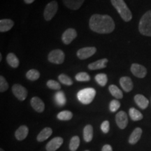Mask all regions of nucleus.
Here are the masks:
<instances>
[{"mask_svg":"<svg viewBox=\"0 0 151 151\" xmlns=\"http://www.w3.org/2000/svg\"><path fill=\"white\" fill-rule=\"evenodd\" d=\"M90 29L98 34H110L115 29V22L109 15L94 14L89 21Z\"/></svg>","mask_w":151,"mask_h":151,"instance_id":"1","label":"nucleus"},{"mask_svg":"<svg viewBox=\"0 0 151 151\" xmlns=\"http://www.w3.org/2000/svg\"><path fill=\"white\" fill-rule=\"evenodd\" d=\"M111 1L124 21L129 22L132 20V12L124 0H111Z\"/></svg>","mask_w":151,"mask_h":151,"instance_id":"2","label":"nucleus"},{"mask_svg":"<svg viewBox=\"0 0 151 151\" xmlns=\"http://www.w3.org/2000/svg\"><path fill=\"white\" fill-rule=\"evenodd\" d=\"M139 29L141 35L151 37V10L147 11L141 17L139 24Z\"/></svg>","mask_w":151,"mask_h":151,"instance_id":"3","label":"nucleus"},{"mask_svg":"<svg viewBox=\"0 0 151 151\" xmlns=\"http://www.w3.org/2000/svg\"><path fill=\"white\" fill-rule=\"evenodd\" d=\"M96 95V90L93 88H85L80 90L77 94L79 101L83 104H89L93 101Z\"/></svg>","mask_w":151,"mask_h":151,"instance_id":"4","label":"nucleus"},{"mask_svg":"<svg viewBox=\"0 0 151 151\" xmlns=\"http://www.w3.org/2000/svg\"><path fill=\"white\" fill-rule=\"evenodd\" d=\"M65 52L60 49H55V50H52L48 56V61L55 65H61L65 61Z\"/></svg>","mask_w":151,"mask_h":151,"instance_id":"5","label":"nucleus"},{"mask_svg":"<svg viewBox=\"0 0 151 151\" xmlns=\"http://www.w3.org/2000/svg\"><path fill=\"white\" fill-rule=\"evenodd\" d=\"M58 9V4L56 1H52L46 6L43 12V16L45 20L50 21L55 16Z\"/></svg>","mask_w":151,"mask_h":151,"instance_id":"6","label":"nucleus"},{"mask_svg":"<svg viewBox=\"0 0 151 151\" xmlns=\"http://www.w3.org/2000/svg\"><path fill=\"white\" fill-rule=\"evenodd\" d=\"M12 92L14 96L20 101H24L27 97V90L20 84H15L12 87Z\"/></svg>","mask_w":151,"mask_h":151,"instance_id":"7","label":"nucleus"},{"mask_svg":"<svg viewBox=\"0 0 151 151\" xmlns=\"http://www.w3.org/2000/svg\"><path fill=\"white\" fill-rule=\"evenodd\" d=\"M97 52V48L95 47H85L82 48L77 51V56L80 60H86Z\"/></svg>","mask_w":151,"mask_h":151,"instance_id":"8","label":"nucleus"},{"mask_svg":"<svg viewBox=\"0 0 151 151\" xmlns=\"http://www.w3.org/2000/svg\"><path fill=\"white\" fill-rule=\"evenodd\" d=\"M77 37V32L76 29L73 28H69L64 32L62 34V39L63 43L66 45H69L72 42V41L76 39Z\"/></svg>","mask_w":151,"mask_h":151,"instance_id":"9","label":"nucleus"},{"mask_svg":"<svg viewBox=\"0 0 151 151\" xmlns=\"http://www.w3.org/2000/svg\"><path fill=\"white\" fill-rule=\"evenodd\" d=\"M131 71L137 78H143L147 74V69L143 65L139 64H132L131 66Z\"/></svg>","mask_w":151,"mask_h":151,"instance_id":"10","label":"nucleus"},{"mask_svg":"<svg viewBox=\"0 0 151 151\" xmlns=\"http://www.w3.org/2000/svg\"><path fill=\"white\" fill-rule=\"evenodd\" d=\"M116 122L118 127L121 129H124L128 124V118L126 113L123 111H120L116 116Z\"/></svg>","mask_w":151,"mask_h":151,"instance_id":"11","label":"nucleus"},{"mask_svg":"<svg viewBox=\"0 0 151 151\" xmlns=\"http://www.w3.org/2000/svg\"><path fill=\"white\" fill-rule=\"evenodd\" d=\"M63 143L62 137H55L47 143L46 148L47 151H56Z\"/></svg>","mask_w":151,"mask_h":151,"instance_id":"12","label":"nucleus"},{"mask_svg":"<svg viewBox=\"0 0 151 151\" xmlns=\"http://www.w3.org/2000/svg\"><path fill=\"white\" fill-rule=\"evenodd\" d=\"M32 107L38 113L43 112L45 109V104L40 98L38 97H34L30 101Z\"/></svg>","mask_w":151,"mask_h":151,"instance_id":"13","label":"nucleus"},{"mask_svg":"<svg viewBox=\"0 0 151 151\" xmlns=\"http://www.w3.org/2000/svg\"><path fill=\"white\" fill-rule=\"evenodd\" d=\"M120 86L126 92H129L133 89V83L132 79L128 76H123L120 79Z\"/></svg>","mask_w":151,"mask_h":151,"instance_id":"14","label":"nucleus"},{"mask_svg":"<svg viewBox=\"0 0 151 151\" xmlns=\"http://www.w3.org/2000/svg\"><path fill=\"white\" fill-rule=\"evenodd\" d=\"M85 0H62L64 4L71 10H78L83 5Z\"/></svg>","mask_w":151,"mask_h":151,"instance_id":"15","label":"nucleus"},{"mask_svg":"<svg viewBox=\"0 0 151 151\" xmlns=\"http://www.w3.org/2000/svg\"><path fill=\"white\" fill-rule=\"evenodd\" d=\"M109 60L106 58H104L97 60V61L90 63L88 65V69L90 70H97V69H101L106 68L107 67V64H108Z\"/></svg>","mask_w":151,"mask_h":151,"instance_id":"16","label":"nucleus"},{"mask_svg":"<svg viewBox=\"0 0 151 151\" xmlns=\"http://www.w3.org/2000/svg\"><path fill=\"white\" fill-rule=\"evenodd\" d=\"M28 133H29V129L27 126L22 125L18 128V129L15 132V137L18 141H22L27 137Z\"/></svg>","mask_w":151,"mask_h":151,"instance_id":"17","label":"nucleus"},{"mask_svg":"<svg viewBox=\"0 0 151 151\" xmlns=\"http://www.w3.org/2000/svg\"><path fill=\"white\" fill-rule=\"evenodd\" d=\"M14 22L11 19H1L0 20V32H6L14 27Z\"/></svg>","mask_w":151,"mask_h":151,"instance_id":"18","label":"nucleus"},{"mask_svg":"<svg viewBox=\"0 0 151 151\" xmlns=\"http://www.w3.org/2000/svg\"><path fill=\"white\" fill-rule=\"evenodd\" d=\"M134 101L138 106L141 109H146L148 107L149 101L146 97L142 94H137L134 97Z\"/></svg>","mask_w":151,"mask_h":151,"instance_id":"19","label":"nucleus"},{"mask_svg":"<svg viewBox=\"0 0 151 151\" xmlns=\"http://www.w3.org/2000/svg\"><path fill=\"white\" fill-rule=\"evenodd\" d=\"M141 134H142V129H141V128L137 127L132 132L131 135H130L129 138V143L132 145L136 144L140 139Z\"/></svg>","mask_w":151,"mask_h":151,"instance_id":"20","label":"nucleus"},{"mask_svg":"<svg viewBox=\"0 0 151 151\" xmlns=\"http://www.w3.org/2000/svg\"><path fill=\"white\" fill-rule=\"evenodd\" d=\"M52 134V130L50 127H45L44 129L41 130L40 133L37 136V141L39 142H42V141H46L48 139Z\"/></svg>","mask_w":151,"mask_h":151,"instance_id":"21","label":"nucleus"},{"mask_svg":"<svg viewBox=\"0 0 151 151\" xmlns=\"http://www.w3.org/2000/svg\"><path fill=\"white\" fill-rule=\"evenodd\" d=\"M83 138L86 142H90L93 138V127L91 124H87L83 129Z\"/></svg>","mask_w":151,"mask_h":151,"instance_id":"22","label":"nucleus"},{"mask_svg":"<svg viewBox=\"0 0 151 151\" xmlns=\"http://www.w3.org/2000/svg\"><path fill=\"white\" fill-rule=\"evenodd\" d=\"M6 62L11 67L17 68L19 66L20 62H19L18 58L14 53L10 52L6 56Z\"/></svg>","mask_w":151,"mask_h":151,"instance_id":"23","label":"nucleus"},{"mask_svg":"<svg viewBox=\"0 0 151 151\" xmlns=\"http://www.w3.org/2000/svg\"><path fill=\"white\" fill-rule=\"evenodd\" d=\"M109 90L111 92V94H112V96H113L115 98H116V99H122L123 97L122 92L119 89L118 87L115 86V85H111L109 87Z\"/></svg>","mask_w":151,"mask_h":151,"instance_id":"24","label":"nucleus"},{"mask_svg":"<svg viewBox=\"0 0 151 151\" xmlns=\"http://www.w3.org/2000/svg\"><path fill=\"white\" fill-rule=\"evenodd\" d=\"M129 114L133 121H139V120H142L143 118L142 113L134 108H131L129 109Z\"/></svg>","mask_w":151,"mask_h":151,"instance_id":"25","label":"nucleus"},{"mask_svg":"<svg viewBox=\"0 0 151 151\" xmlns=\"http://www.w3.org/2000/svg\"><path fill=\"white\" fill-rule=\"evenodd\" d=\"M40 77V73L37 69H30L26 73V78L31 81H37Z\"/></svg>","mask_w":151,"mask_h":151,"instance_id":"26","label":"nucleus"},{"mask_svg":"<svg viewBox=\"0 0 151 151\" xmlns=\"http://www.w3.org/2000/svg\"><path fill=\"white\" fill-rule=\"evenodd\" d=\"M55 99L56 103L60 106H62L66 104V97L65 93L62 91L57 92L55 95Z\"/></svg>","mask_w":151,"mask_h":151,"instance_id":"27","label":"nucleus"},{"mask_svg":"<svg viewBox=\"0 0 151 151\" xmlns=\"http://www.w3.org/2000/svg\"><path fill=\"white\" fill-rule=\"evenodd\" d=\"M73 117V113L69 111H63L58 114V118L62 121L70 120Z\"/></svg>","mask_w":151,"mask_h":151,"instance_id":"28","label":"nucleus"},{"mask_svg":"<svg viewBox=\"0 0 151 151\" xmlns=\"http://www.w3.org/2000/svg\"><path fill=\"white\" fill-rule=\"evenodd\" d=\"M95 80L100 86L104 87L106 85L107 82H108V77L105 73H99V74L96 75Z\"/></svg>","mask_w":151,"mask_h":151,"instance_id":"29","label":"nucleus"},{"mask_svg":"<svg viewBox=\"0 0 151 151\" xmlns=\"http://www.w3.org/2000/svg\"><path fill=\"white\" fill-rule=\"evenodd\" d=\"M80 145V138L78 136H74L71 138L69 143V149L71 151H76Z\"/></svg>","mask_w":151,"mask_h":151,"instance_id":"30","label":"nucleus"},{"mask_svg":"<svg viewBox=\"0 0 151 151\" xmlns=\"http://www.w3.org/2000/svg\"><path fill=\"white\" fill-rule=\"evenodd\" d=\"M76 80L79 82H88L90 81V76L88 73L80 72L78 73L75 76Z\"/></svg>","mask_w":151,"mask_h":151,"instance_id":"31","label":"nucleus"},{"mask_svg":"<svg viewBox=\"0 0 151 151\" xmlns=\"http://www.w3.org/2000/svg\"><path fill=\"white\" fill-rule=\"evenodd\" d=\"M60 82L62 83V84L66 85V86H71L73 85V81L71 80V78H69L67 75L62 73L58 76Z\"/></svg>","mask_w":151,"mask_h":151,"instance_id":"32","label":"nucleus"},{"mask_svg":"<svg viewBox=\"0 0 151 151\" xmlns=\"http://www.w3.org/2000/svg\"><path fill=\"white\" fill-rule=\"evenodd\" d=\"M47 86L48 88L51 90H60L61 89V86L58 82L54 81V80H48L46 83Z\"/></svg>","mask_w":151,"mask_h":151,"instance_id":"33","label":"nucleus"},{"mask_svg":"<svg viewBox=\"0 0 151 151\" xmlns=\"http://www.w3.org/2000/svg\"><path fill=\"white\" fill-rule=\"evenodd\" d=\"M9 88V83L2 76H0V92H4L6 91Z\"/></svg>","mask_w":151,"mask_h":151,"instance_id":"34","label":"nucleus"},{"mask_svg":"<svg viewBox=\"0 0 151 151\" xmlns=\"http://www.w3.org/2000/svg\"><path fill=\"white\" fill-rule=\"evenodd\" d=\"M120 107V103L118 100L114 99L112 100L110 103V106H109V109L111 112H116V111H118L119 108Z\"/></svg>","mask_w":151,"mask_h":151,"instance_id":"35","label":"nucleus"},{"mask_svg":"<svg viewBox=\"0 0 151 151\" xmlns=\"http://www.w3.org/2000/svg\"><path fill=\"white\" fill-rule=\"evenodd\" d=\"M101 129L104 134H107L110 129V123L108 120H105L101 124Z\"/></svg>","mask_w":151,"mask_h":151,"instance_id":"36","label":"nucleus"},{"mask_svg":"<svg viewBox=\"0 0 151 151\" xmlns=\"http://www.w3.org/2000/svg\"><path fill=\"white\" fill-rule=\"evenodd\" d=\"M102 151H113L112 147L109 144L104 145L102 148Z\"/></svg>","mask_w":151,"mask_h":151,"instance_id":"37","label":"nucleus"},{"mask_svg":"<svg viewBox=\"0 0 151 151\" xmlns=\"http://www.w3.org/2000/svg\"><path fill=\"white\" fill-rule=\"evenodd\" d=\"M35 0H24V1L25 2V4H29L33 3Z\"/></svg>","mask_w":151,"mask_h":151,"instance_id":"38","label":"nucleus"},{"mask_svg":"<svg viewBox=\"0 0 151 151\" xmlns=\"http://www.w3.org/2000/svg\"><path fill=\"white\" fill-rule=\"evenodd\" d=\"M1 60H2V55L0 53V61H1Z\"/></svg>","mask_w":151,"mask_h":151,"instance_id":"39","label":"nucleus"},{"mask_svg":"<svg viewBox=\"0 0 151 151\" xmlns=\"http://www.w3.org/2000/svg\"><path fill=\"white\" fill-rule=\"evenodd\" d=\"M0 151H4V150L3 149H1H1H0Z\"/></svg>","mask_w":151,"mask_h":151,"instance_id":"40","label":"nucleus"},{"mask_svg":"<svg viewBox=\"0 0 151 151\" xmlns=\"http://www.w3.org/2000/svg\"><path fill=\"white\" fill-rule=\"evenodd\" d=\"M85 151H90V150H85Z\"/></svg>","mask_w":151,"mask_h":151,"instance_id":"41","label":"nucleus"}]
</instances>
